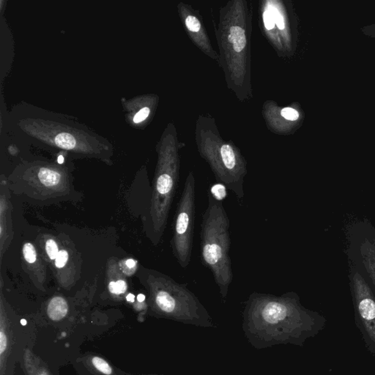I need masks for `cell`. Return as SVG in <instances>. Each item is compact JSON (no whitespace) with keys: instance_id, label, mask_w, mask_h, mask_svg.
I'll return each mask as SVG.
<instances>
[{"instance_id":"20","label":"cell","mask_w":375,"mask_h":375,"mask_svg":"<svg viewBox=\"0 0 375 375\" xmlns=\"http://www.w3.org/2000/svg\"><path fill=\"white\" fill-rule=\"evenodd\" d=\"M7 348V338L2 331L0 332V354L2 355Z\"/></svg>"},{"instance_id":"21","label":"cell","mask_w":375,"mask_h":375,"mask_svg":"<svg viewBox=\"0 0 375 375\" xmlns=\"http://www.w3.org/2000/svg\"><path fill=\"white\" fill-rule=\"evenodd\" d=\"M125 265H126L127 268H130V269H133V268H134L135 267H136V260H132V259H130V260H127Z\"/></svg>"},{"instance_id":"23","label":"cell","mask_w":375,"mask_h":375,"mask_svg":"<svg viewBox=\"0 0 375 375\" xmlns=\"http://www.w3.org/2000/svg\"><path fill=\"white\" fill-rule=\"evenodd\" d=\"M137 300L139 302H143L144 300H145V296H144L143 294L138 295Z\"/></svg>"},{"instance_id":"6","label":"cell","mask_w":375,"mask_h":375,"mask_svg":"<svg viewBox=\"0 0 375 375\" xmlns=\"http://www.w3.org/2000/svg\"><path fill=\"white\" fill-rule=\"evenodd\" d=\"M68 307L66 301L61 297H55L51 300L47 308V313L50 319L58 321L66 316Z\"/></svg>"},{"instance_id":"15","label":"cell","mask_w":375,"mask_h":375,"mask_svg":"<svg viewBox=\"0 0 375 375\" xmlns=\"http://www.w3.org/2000/svg\"><path fill=\"white\" fill-rule=\"evenodd\" d=\"M186 26L191 32H197L200 30L201 23L197 18L189 15L186 19Z\"/></svg>"},{"instance_id":"11","label":"cell","mask_w":375,"mask_h":375,"mask_svg":"<svg viewBox=\"0 0 375 375\" xmlns=\"http://www.w3.org/2000/svg\"><path fill=\"white\" fill-rule=\"evenodd\" d=\"M127 284L125 281L120 280L117 282H110L109 284V291L114 295H121L125 293L127 290Z\"/></svg>"},{"instance_id":"7","label":"cell","mask_w":375,"mask_h":375,"mask_svg":"<svg viewBox=\"0 0 375 375\" xmlns=\"http://www.w3.org/2000/svg\"><path fill=\"white\" fill-rule=\"evenodd\" d=\"M228 39L229 41L232 43L234 50L236 52H241L246 46V34H245L244 29L241 26H232Z\"/></svg>"},{"instance_id":"10","label":"cell","mask_w":375,"mask_h":375,"mask_svg":"<svg viewBox=\"0 0 375 375\" xmlns=\"http://www.w3.org/2000/svg\"><path fill=\"white\" fill-rule=\"evenodd\" d=\"M92 362L94 367L100 373L106 375L112 374V370H111L110 366L103 359H100L99 357H94Z\"/></svg>"},{"instance_id":"17","label":"cell","mask_w":375,"mask_h":375,"mask_svg":"<svg viewBox=\"0 0 375 375\" xmlns=\"http://www.w3.org/2000/svg\"><path fill=\"white\" fill-rule=\"evenodd\" d=\"M67 260H68V254L66 251H59L57 257L55 260V265L56 268H62L66 265Z\"/></svg>"},{"instance_id":"19","label":"cell","mask_w":375,"mask_h":375,"mask_svg":"<svg viewBox=\"0 0 375 375\" xmlns=\"http://www.w3.org/2000/svg\"><path fill=\"white\" fill-rule=\"evenodd\" d=\"M271 10H272L273 13H274V20H275V23L277 25L278 28L281 29V30L285 29V21H284L283 16L279 13V12L276 8H271Z\"/></svg>"},{"instance_id":"26","label":"cell","mask_w":375,"mask_h":375,"mask_svg":"<svg viewBox=\"0 0 375 375\" xmlns=\"http://www.w3.org/2000/svg\"></svg>"},{"instance_id":"13","label":"cell","mask_w":375,"mask_h":375,"mask_svg":"<svg viewBox=\"0 0 375 375\" xmlns=\"http://www.w3.org/2000/svg\"><path fill=\"white\" fill-rule=\"evenodd\" d=\"M225 186L221 183H218V184L214 185L210 188V192L211 193L212 195L215 197L216 199L219 201H222L223 199L225 198L227 196V190H226Z\"/></svg>"},{"instance_id":"22","label":"cell","mask_w":375,"mask_h":375,"mask_svg":"<svg viewBox=\"0 0 375 375\" xmlns=\"http://www.w3.org/2000/svg\"><path fill=\"white\" fill-rule=\"evenodd\" d=\"M126 299L128 302H134L135 296H133V294H131V293H130V294H128V296H127Z\"/></svg>"},{"instance_id":"8","label":"cell","mask_w":375,"mask_h":375,"mask_svg":"<svg viewBox=\"0 0 375 375\" xmlns=\"http://www.w3.org/2000/svg\"><path fill=\"white\" fill-rule=\"evenodd\" d=\"M54 143L59 148L67 150H73L76 145L75 138L72 135L66 133L58 134L54 139Z\"/></svg>"},{"instance_id":"4","label":"cell","mask_w":375,"mask_h":375,"mask_svg":"<svg viewBox=\"0 0 375 375\" xmlns=\"http://www.w3.org/2000/svg\"><path fill=\"white\" fill-rule=\"evenodd\" d=\"M351 238L352 259L362 265L375 295V229L368 224L359 226Z\"/></svg>"},{"instance_id":"16","label":"cell","mask_w":375,"mask_h":375,"mask_svg":"<svg viewBox=\"0 0 375 375\" xmlns=\"http://www.w3.org/2000/svg\"><path fill=\"white\" fill-rule=\"evenodd\" d=\"M281 114L286 120H290V121L297 120L298 117H299V113L296 109L290 107L285 108V109H282V111H281Z\"/></svg>"},{"instance_id":"2","label":"cell","mask_w":375,"mask_h":375,"mask_svg":"<svg viewBox=\"0 0 375 375\" xmlns=\"http://www.w3.org/2000/svg\"><path fill=\"white\" fill-rule=\"evenodd\" d=\"M196 182L189 173L177 204L173 227L172 249L177 263L186 268L191 263L196 216Z\"/></svg>"},{"instance_id":"25","label":"cell","mask_w":375,"mask_h":375,"mask_svg":"<svg viewBox=\"0 0 375 375\" xmlns=\"http://www.w3.org/2000/svg\"><path fill=\"white\" fill-rule=\"evenodd\" d=\"M21 323L23 325V326H25V325L26 324V320H21Z\"/></svg>"},{"instance_id":"24","label":"cell","mask_w":375,"mask_h":375,"mask_svg":"<svg viewBox=\"0 0 375 375\" xmlns=\"http://www.w3.org/2000/svg\"><path fill=\"white\" fill-rule=\"evenodd\" d=\"M57 161L59 164H62V163L64 162V157L62 156V155H59V156L58 157Z\"/></svg>"},{"instance_id":"5","label":"cell","mask_w":375,"mask_h":375,"mask_svg":"<svg viewBox=\"0 0 375 375\" xmlns=\"http://www.w3.org/2000/svg\"><path fill=\"white\" fill-rule=\"evenodd\" d=\"M37 179L41 186L51 189L63 188L65 184L63 176L57 171L48 168H40L37 172Z\"/></svg>"},{"instance_id":"12","label":"cell","mask_w":375,"mask_h":375,"mask_svg":"<svg viewBox=\"0 0 375 375\" xmlns=\"http://www.w3.org/2000/svg\"><path fill=\"white\" fill-rule=\"evenodd\" d=\"M45 252L51 260H56L59 251L57 244L53 239H49L45 243Z\"/></svg>"},{"instance_id":"1","label":"cell","mask_w":375,"mask_h":375,"mask_svg":"<svg viewBox=\"0 0 375 375\" xmlns=\"http://www.w3.org/2000/svg\"><path fill=\"white\" fill-rule=\"evenodd\" d=\"M208 200L201 224V261L211 271L221 295L225 296L233 280L230 257V221L222 201L215 198L210 191Z\"/></svg>"},{"instance_id":"14","label":"cell","mask_w":375,"mask_h":375,"mask_svg":"<svg viewBox=\"0 0 375 375\" xmlns=\"http://www.w3.org/2000/svg\"><path fill=\"white\" fill-rule=\"evenodd\" d=\"M263 21H264L265 26L268 30H271L275 26V20H274V15L273 13L271 8L265 10L263 14Z\"/></svg>"},{"instance_id":"3","label":"cell","mask_w":375,"mask_h":375,"mask_svg":"<svg viewBox=\"0 0 375 375\" xmlns=\"http://www.w3.org/2000/svg\"><path fill=\"white\" fill-rule=\"evenodd\" d=\"M351 294L355 321L366 348L375 356V295L360 271L353 268L351 274Z\"/></svg>"},{"instance_id":"9","label":"cell","mask_w":375,"mask_h":375,"mask_svg":"<svg viewBox=\"0 0 375 375\" xmlns=\"http://www.w3.org/2000/svg\"><path fill=\"white\" fill-rule=\"evenodd\" d=\"M23 255L25 260L29 264L35 263L37 260V253L35 248L30 243H26L23 246Z\"/></svg>"},{"instance_id":"18","label":"cell","mask_w":375,"mask_h":375,"mask_svg":"<svg viewBox=\"0 0 375 375\" xmlns=\"http://www.w3.org/2000/svg\"><path fill=\"white\" fill-rule=\"evenodd\" d=\"M150 109L147 107L143 108V109H141L139 112L136 113L134 118H133V122H134L135 123H139V122L144 121V120H146L147 117H148L149 114H150Z\"/></svg>"}]
</instances>
